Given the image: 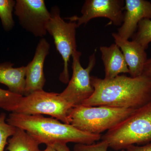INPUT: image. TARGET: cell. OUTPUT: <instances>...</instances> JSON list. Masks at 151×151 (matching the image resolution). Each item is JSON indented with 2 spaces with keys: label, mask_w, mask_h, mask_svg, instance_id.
<instances>
[{
  "label": "cell",
  "mask_w": 151,
  "mask_h": 151,
  "mask_svg": "<svg viewBox=\"0 0 151 151\" xmlns=\"http://www.w3.org/2000/svg\"><path fill=\"white\" fill-rule=\"evenodd\" d=\"M94 92L81 105L137 109L151 102V79L118 75L111 79L91 76Z\"/></svg>",
  "instance_id": "cell-1"
},
{
  "label": "cell",
  "mask_w": 151,
  "mask_h": 151,
  "mask_svg": "<svg viewBox=\"0 0 151 151\" xmlns=\"http://www.w3.org/2000/svg\"><path fill=\"white\" fill-rule=\"evenodd\" d=\"M6 121L12 126L26 131L40 145L44 144L47 146L68 142L91 145L101 139L102 137L101 134L82 132L70 124L41 115L12 113Z\"/></svg>",
  "instance_id": "cell-2"
},
{
  "label": "cell",
  "mask_w": 151,
  "mask_h": 151,
  "mask_svg": "<svg viewBox=\"0 0 151 151\" xmlns=\"http://www.w3.org/2000/svg\"><path fill=\"white\" fill-rule=\"evenodd\" d=\"M114 150L137 144L151 142V102L137 109L128 118L101 137Z\"/></svg>",
  "instance_id": "cell-3"
},
{
  "label": "cell",
  "mask_w": 151,
  "mask_h": 151,
  "mask_svg": "<svg viewBox=\"0 0 151 151\" xmlns=\"http://www.w3.org/2000/svg\"><path fill=\"white\" fill-rule=\"evenodd\" d=\"M136 110L80 105L69 109L68 119L69 124L80 131L100 134L122 122Z\"/></svg>",
  "instance_id": "cell-4"
},
{
  "label": "cell",
  "mask_w": 151,
  "mask_h": 151,
  "mask_svg": "<svg viewBox=\"0 0 151 151\" xmlns=\"http://www.w3.org/2000/svg\"><path fill=\"white\" fill-rule=\"evenodd\" d=\"M50 17L46 26V30L53 37L56 50L62 57L63 70L59 80L64 84L69 81L68 63L73 52L77 50L75 22H66L60 16V9L54 6L50 11Z\"/></svg>",
  "instance_id": "cell-5"
},
{
  "label": "cell",
  "mask_w": 151,
  "mask_h": 151,
  "mask_svg": "<svg viewBox=\"0 0 151 151\" xmlns=\"http://www.w3.org/2000/svg\"><path fill=\"white\" fill-rule=\"evenodd\" d=\"M72 106L60 97L59 93L41 90L23 96L14 113L28 115L44 114L64 124H69L68 112Z\"/></svg>",
  "instance_id": "cell-6"
},
{
  "label": "cell",
  "mask_w": 151,
  "mask_h": 151,
  "mask_svg": "<svg viewBox=\"0 0 151 151\" xmlns=\"http://www.w3.org/2000/svg\"><path fill=\"white\" fill-rule=\"evenodd\" d=\"M81 52L76 50L72 55V77L66 88L60 96L72 107L81 105L85 100L92 96L94 92L90 74L96 64L95 52L89 57V63L86 68L82 67L80 62Z\"/></svg>",
  "instance_id": "cell-7"
},
{
  "label": "cell",
  "mask_w": 151,
  "mask_h": 151,
  "mask_svg": "<svg viewBox=\"0 0 151 151\" xmlns=\"http://www.w3.org/2000/svg\"><path fill=\"white\" fill-rule=\"evenodd\" d=\"M14 14L24 29L36 37L46 35L50 13L44 0H17Z\"/></svg>",
  "instance_id": "cell-8"
},
{
  "label": "cell",
  "mask_w": 151,
  "mask_h": 151,
  "mask_svg": "<svg viewBox=\"0 0 151 151\" xmlns=\"http://www.w3.org/2000/svg\"><path fill=\"white\" fill-rule=\"evenodd\" d=\"M124 0H86L81 8V16H73L66 19L75 22L78 27L86 24L92 19L104 17L109 19L115 26H121L124 19Z\"/></svg>",
  "instance_id": "cell-9"
},
{
  "label": "cell",
  "mask_w": 151,
  "mask_h": 151,
  "mask_svg": "<svg viewBox=\"0 0 151 151\" xmlns=\"http://www.w3.org/2000/svg\"><path fill=\"white\" fill-rule=\"evenodd\" d=\"M50 48L48 42L44 38H42L37 46L32 60L25 66V87L24 96L43 90L46 81L44 65Z\"/></svg>",
  "instance_id": "cell-10"
},
{
  "label": "cell",
  "mask_w": 151,
  "mask_h": 151,
  "mask_svg": "<svg viewBox=\"0 0 151 151\" xmlns=\"http://www.w3.org/2000/svg\"><path fill=\"white\" fill-rule=\"evenodd\" d=\"M124 10V21L117 33L129 40L137 31L139 22L145 18L151 20V3L145 0H126Z\"/></svg>",
  "instance_id": "cell-11"
},
{
  "label": "cell",
  "mask_w": 151,
  "mask_h": 151,
  "mask_svg": "<svg viewBox=\"0 0 151 151\" xmlns=\"http://www.w3.org/2000/svg\"><path fill=\"white\" fill-rule=\"evenodd\" d=\"M112 35L115 43L123 52L129 68L130 76L135 78L142 75L147 60L146 50L134 41L121 37L117 33H113Z\"/></svg>",
  "instance_id": "cell-12"
},
{
  "label": "cell",
  "mask_w": 151,
  "mask_h": 151,
  "mask_svg": "<svg viewBox=\"0 0 151 151\" xmlns=\"http://www.w3.org/2000/svg\"><path fill=\"white\" fill-rule=\"evenodd\" d=\"M101 58L105 67V78L111 79L122 73H129L123 52L116 43L100 47Z\"/></svg>",
  "instance_id": "cell-13"
},
{
  "label": "cell",
  "mask_w": 151,
  "mask_h": 151,
  "mask_svg": "<svg viewBox=\"0 0 151 151\" xmlns=\"http://www.w3.org/2000/svg\"><path fill=\"white\" fill-rule=\"evenodd\" d=\"M13 65L10 62L0 63V83L7 86L10 92L24 96L26 66L14 68Z\"/></svg>",
  "instance_id": "cell-14"
},
{
  "label": "cell",
  "mask_w": 151,
  "mask_h": 151,
  "mask_svg": "<svg viewBox=\"0 0 151 151\" xmlns=\"http://www.w3.org/2000/svg\"><path fill=\"white\" fill-rule=\"evenodd\" d=\"M9 151H42L39 148L40 144L26 131L17 128L16 132L8 141Z\"/></svg>",
  "instance_id": "cell-15"
},
{
  "label": "cell",
  "mask_w": 151,
  "mask_h": 151,
  "mask_svg": "<svg viewBox=\"0 0 151 151\" xmlns=\"http://www.w3.org/2000/svg\"><path fill=\"white\" fill-rule=\"evenodd\" d=\"M132 40L147 49L151 42V20L145 18L139 22L137 31L132 37Z\"/></svg>",
  "instance_id": "cell-16"
},
{
  "label": "cell",
  "mask_w": 151,
  "mask_h": 151,
  "mask_svg": "<svg viewBox=\"0 0 151 151\" xmlns=\"http://www.w3.org/2000/svg\"><path fill=\"white\" fill-rule=\"evenodd\" d=\"M16 3L14 0H0V19L6 31H9L14 26L12 13Z\"/></svg>",
  "instance_id": "cell-17"
},
{
  "label": "cell",
  "mask_w": 151,
  "mask_h": 151,
  "mask_svg": "<svg viewBox=\"0 0 151 151\" xmlns=\"http://www.w3.org/2000/svg\"><path fill=\"white\" fill-rule=\"evenodd\" d=\"M23 96L0 88V108L14 113Z\"/></svg>",
  "instance_id": "cell-18"
},
{
  "label": "cell",
  "mask_w": 151,
  "mask_h": 151,
  "mask_svg": "<svg viewBox=\"0 0 151 151\" xmlns=\"http://www.w3.org/2000/svg\"><path fill=\"white\" fill-rule=\"evenodd\" d=\"M6 113L0 114V151H4L8 139L14 134L17 129L6 122Z\"/></svg>",
  "instance_id": "cell-19"
},
{
  "label": "cell",
  "mask_w": 151,
  "mask_h": 151,
  "mask_svg": "<svg viewBox=\"0 0 151 151\" xmlns=\"http://www.w3.org/2000/svg\"><path fill=\"white\" fill-rule=\"evenodd\" d=\"M109 147V145L107 142L102 140L97 143L91 145L76 144L73 147V151H108ZM121 151H126L123 150Z\"/></svg>",
  "instance_id": "cell-20"
},
{
  "label": "cell",
  "mask_w": 151,
  "mask_h": 151,
  "mask_svg": "<svg viewBox=\"0 0 151 151\" xmlns=\"http://www.w3.org/2000/svg\"><path fill=\"white\" fill-rule=\"evenodd\" d=\"M126 151H151V142L143 146H136L132 145L126 149Z\"/></svg>",
  "instance_id": "cell-21"
},
{
  "label": "cell",
  "mask_w": 151,
  "mask_h": 151,
  "mask_svg": "<svg viewBox=\"0 0 151 151\" xmlns=\"http://www.w3.org/2000/svg\"><path fill=\"white\" fill-rule=\"evenodd\" d=\"M142 74L151 79V58L147 60Z\"/></svg>",
  "instance_id": "cell-22"
},
{
  "label": "cell",
  "mask_w": 151,
  "mask_h": 151,
  "mask_svg": "<svg viewBox=\"0 0 151 151\" xmlns=\"http://www.w3.org/2000/svg\"><path fill=\"white\" fill-rule=\"evenodd\" d=\"M53 147L57 151H70L65 143H56L53 145Z\"/></svg>",
  "instance_id": "cell-23"
},
{
  "label": "cell",
  "mask_w": 151,
  "mask_h": 151,
  "mask_svg": "<svg viewBox=\"0 0 151 151\" xmlns=\"http://www.w3.org/2000/svg\"><path fill=\"white\" fill-rule=\"evenodd\" d=\"M42 151H57L52 145L47 146L46 148Z\"/></svg>",
  "instance_id": "cell-24"
}]
</instances>
